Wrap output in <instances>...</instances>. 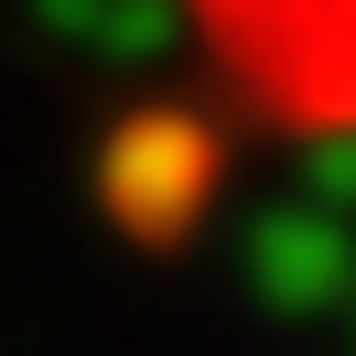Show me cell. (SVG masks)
Instances as JSON below:
<instances>
[{"label":"cell","mask_w":356,"mask_h":356,"mask_svg":"<svg viewBox=\"0 0 356 356\" xmlns=\"http://www.w3.org/2000/svg\"><path fill=\"white\" fill-rule=\"evenodd\" d=\"M216 54L313 130H356V0H195Z\"/></svg>","instance_id":"obj_1"}]
</instances>
